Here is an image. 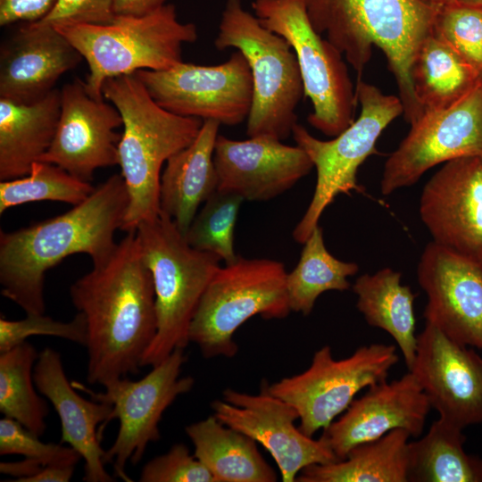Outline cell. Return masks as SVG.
Wrapping results in <instances>:
<instances>
[{
  "label": "cell",
  "mask_w": 482,
  "mask_h": 482,
  "mask_svg": "<svg viewBox=\"0 0 482 482\" xmlns=\"http://www.w3.org/2000/svg\"><path fill=\"white\" fill-rule=\"evenodd\" d=\"M87 322V380L105 386L137 375L157 331L153 277L129 232L70 287Z\"/></svg>",
  "instance_id": "obj_1"
},
{
  "label": "cell",
  "mask_w": 482,
  "mask_h": 482,
  "mask_svg": "<svg viewBox=\"0 0 482 482\" xmlns=\"http://www.w3.org/2000/svg\"><path fill=\"white\" fill-rule=\"evenodd\" d=\"M129 206L121 174L97 186L82 203L58 216L14 231L0 232L1 294L26 314L45 313L46 271L64 258L86 253L93 263L115 247Z\"/></svg>",
  "instance_id": "obj_2"
},
{
  "label": "cell",
  "mask_w": 482,
  "mask_h": 482,
  "mask_svg": "<svg viewBox=\"0 0 482 482\" xmlns=\"http://www.w3.org/2000/svg\"><path fill=\"white\" fill-rule=\"evenodd\" d=\"M320 35L345 56L361 80L373 47L386 55L395 76L405 120L411 125L424 112L416 97L411 69L424 39L432 32L440 6L420 0H303Z\"/></svg>",
  "instance_id": "obj_3"
},
{
  "label": "cell",
  "mask_w": 482,
  "mask_h": 482,
  "mask_svg": "<svg viewBox=\"0 0 482 482\" xmlns=\"http://www.w3.org/2000/svg\"><path fill=\"white\" fill-rule=\"evenodd\" d=\"M102 95L122 118L118 164L128 189L129 206L120 229L135 232L142 222L160 214L162 164L195 139L204 120L160 106L134 73L106 79Z\"/></svg>",
  "instance_id": "obj_4"
},
{
  "label": "cell",
  "mask_w": 482,
  "mask_h": 482,
  "mask_svg": "<svg viewBox=\"0 0 482 482\" xmlns=\"http://www.w3.org/2000/svg\"><path fill=\"white\" fill-rule=\"evenodd\" d=\"M135 232L155 293L157 331L142 359V367H153L190 343L192 320L221 259L192 247L162 212Z\"/></svg>",
  "instance_id": "obj_5"
},
{
  "label": "cell",
  "mask_w": 482,
  "mask_h": 482,
  "mask_svg": "<svg viewBox=\"0 0 482 482\" xmlns=\"http://www.w3.org/2000/svg\"><path fill=\"white\" fill-rule=\"evenodd\" d=\"M79 51L88 66L85 85L96 98L110 78L140 70L162 71L182 62L183 44L197 39L193 23L179 21L173 4L144 15H116L108 24L53 26Z\"/></svg>",
  "instance_id": "obj_6"
},
{
  "label": "cell",
  "mask_w": 482,
  "mask_h": 482,
  "mask_svg": "<svg viewBox=\"0 0 482 482\" xmlns=\"http://www.w3.org/2000/svg\"><path fill=\"white\" fill-rule=\"evenodd\" d=\"M214 45L233 47L245 57L253 79V103L246 119L249 137L287 138L297 123L295 109L304 96L294 50L281 36L265 28L241 0H227Z\"/></svg>",
  "instance_id": "obj_7"
},
{
  "label": "cell",
  "mask_w": 482,
  "mask_h": 482,
  "mask_svg": "<svg viewBox=\"0 0 482 482\" xmlns=\"http://www.w3.org/2000/svg\"><path fill=\"white\" fill-rule=\"evenodd\" d=\"M285 266L238 256L220 267L207 286L189 328V341L204 358H233L235 332L250 318L283 319L291 312Z\"/></svg>",
  "instance_id": "obj_8"
},
{
  "label": "cell",
  "mask_w": 482,
  "mask_h": 482,
  "mask_svg": "<svg viewBox=\"0 0 482 482\" xmlns=\"http://www.w3.org/2000/svg\"><path fill=\"white\" fill-rule=\"evenodd\" d=\"M355 90L360 115L333 139H318L298 123L293 128L296 145L305 151L317 171L312 201L293 231L297 243L306 241L319 225L324 210L338 195L361 190L357 181L359 167L369 156L378 154L376 143L381 133L403 114L399 96L385 95L362 79L357 80Z\"/></svg>",
  "instance_id": "obj_9"
},
{
  "label": "cell",
  "mask_w": 482,
  "mask_h": 482,
  "mask_svg": "<svg viewBox=\"0 0 482 482\" xmlns=\"http://www.w3.org/2000/svg\"><path fill=\"white\" fill-rule=\"evenodd\" d=\"M254 15L294 50L304 96L312 104L308 122L336 137L354 121L358 98L343 54L313 29L303 0H254Z\"/></svg>",
  "instance_id": "obj_10"
},
{
  "label": "cell",
  "mask_w": 482,
  "mask_h": 482,
  "mask_svg": "<svg viewBox=\"0 0 482 482\" xmlns=\"http://www.w3.org/2000/svg\"><path fill=\"white\" fill-rule=\"evenodd\" d=\"M399 360L394 345L374 343L336 360L329 345L318 349L304 371L269 385L273 395L293 405L298 428L308 436L328 428L364 388L386 380Z\"/></svg>",
  "instance_id": "obj_11"
},
{
  "label": "cell",
  "mask_w": 482,
  "mask_h": 482,
  "mask_svg": "<svg viewBox=\"0 0 482 482\" xmlns=\"http://www.w3.org/2000/svg\"><path fill=\"white\" fill-rule=\"evenodd\" d=\"M186 361L184 349H176L144 378L111 381L104 386V392L71 382L92 399L112 405L111 420L117 419L120 425L113 444L105 451L104 462L112 463L115 475L125 482L132 481L126 472L127 463L137 465L148 445L160 439L159 423L164 411L179 395L192 390L195 379L180 377Z\"/></svg>",
  "instance_id": "obj_12"
},
{
  "label": "cell",
  "mask_w": 482,
  "mask_h": 482,
  "mask_svg": "<svg viewBox=\"0 0 482 482\" xmlns=\"http://www.w3.org/2000/svg\"><path fill=\"white\" fill-rule=\"evenodd\" d=\"M134 74L160 106L180 116L235 126L248 118L252 108L251 70L238 50L218 65L182 61L167 70Z\"/></svg>",
  "instance_id": "obj_13"
},
{
  "label": "cell",
  "mask_w": 482,
  "mask_h": 482,
  "mask_svg": "<svg viewBox=\"0 0 482 482\" xmlns=\"http://www.w3.org/2000/svg\"><path fill=\"white\" fill-rule=\"evenodd\" d=\"M464 156L482 157V81L453 105L427 110L386 159L381 193L418 182L429 169Z\"/></svg>",
  "instance_id": "obj_14"
},
{
  "label": "cell",
  "mask_w": 482,
  "mask_h": 482,
  "mask_svg": "<svg viewBox=\"0 0 482 482\" xmlns=\"http://www.w3.org/2000/svg\"><path fill=\"white\" fill-rule=\"evenodd\" d=\"M222 396L211 403L213 415L262 445L278 465L282 481L295 482L307 466L339 461L321 437L313 439L295 425L296 409L270 394L266 380L257 395L227 388Z\"/></svg>",
  "instance_id": "obj_15"
},
{
  "label": "cell",
  "mask_w": 482,
  "mask_h": 482,
  "mask_svg": "<svg viewBox=\"0 0 482 482\" xmlns=\"http://www.w3.org/2000/svg\"><path fill=\"white\" fill-rule=\"evenodd\" d=\"M411 371L440 418L465 428L482 423V357L427 323Z\"/></svg>",
  "instance_id": "obj_16"
},
{
  "label": "cell",
  "mask_w": 482,
  "mask_h": 482,
  "mask_svg": "<svg viewBox=\"0 0 482 482\" xmlns=\"http://www.w3.org/2000/svg\"><path fill=\"white\" fill-rule=\"evenodd\" d=\"M417 277L427 295L423 316L451 339L482 351V262L428 243Z\"/></svg>",
  "instance_id": "obj_17"
},
{
  "label": "cell",
  "mask_w": 482,
  "mask_h": 482,
  "mask_svg": "<svg viewBox=\"0 0 482 482\" xmlns=\"http://www.w3.org/2000/svg\"><path fill=\"white\" fill-rule=\"evenodd\" d=\"M61 112L54 138L39 162L55 164L90 182L96 170L118 164L120 112L93 97L79 79L60 89Z\"/></svg>",
  "instance_id": "obj_18"
},
{
  "label": "cell",
  "mask_w": 482,
  "mask_h": 482,
  "mask_svg": "<svg viewBox=\"0 0 482 482\" xmlns=\"http://www.w3.org/2000/svg\"><path fill=\"white\" fill-rule=\"evenodd\" d=\"M420 216L434 243L482 262V157L443 163L423 187Z\"/></svg>",
  "instance_id": "obj_19"
},
{
  "label": "cell",
  "mask_w": 482,
  "mask_h": 482,
  "mask_svg": "<svg viewBox=\"0 0 482 482\" xmlns=\"http://www.w3.org/2000/svg\"><path fill=\"white\" fill-rule=\"evenodd\" d=\"M431 409L415 376L408 370L400 378L375 384L323 429L321 438L343 460L354 446L378 439L395 429L411 436L422 434Z\"/></svg>",
  "instance_id": "obj_20"
},
{
  "label": "cell",
  "mask_w": 482,
  "mask_h": 482,
  "mask_svg": "<svg viewBox=\"0 0 482 482\" xmlns=\"http://www.w3.org/2000/svg\"><path fill=\"white\" fill-rule=\"evenodd\" d=\"M213 161L218 190L248 201H267L281 195L314 167L297 145H287L265 135L246 140L219 135Z\"/></svg>",
  "instance_id": "obj_21"
},
{
  "label": "cell",
  "mask_w": 482,
  "mask_h": 482,
  "mask_svg": "<svg viewBox=\"0 0 482 482\" xmlns=\"http://www.w3.org/2000/svg\"><path fill=\"white\" fill-rule=\"evenodd\" d=\"M37 391L54 406L61 421V444L77 451L85 461L87 482H112L106 471L105 451L100 441L103 428L111 420L112 405L82 397L67 378L60 353L46 347L34 367Z\"/></svg>",
  "instance_id": "obj_22"
},
{
  "label": "cell",
  "mask_w": 482,
  "mask_h": 482,
  "mask_svg": "<svg viewBox=\"0 0 482 482\" xmlns=\"http://www.w3.org/2000/svg\"><path fill=\"white\" fill-rule=\"evenodd\" d=\"M83 57L54 27H21L1 47L0 98L30 104L44 97Z\"/></svg>",
  "instance_id": "obj_23"
},
{
  "label": "cell",
  "mask_w": 482,
  "mask_h": 482,
  "mask_svg": "<svg viewBox=\"0 0 482 482\" xmlns=\"http://www.w3.org/2000/svg\"><path fill=\"white\" fill-rule=\"evenodd\" d=\"M220 125L204 120L195 139L166 162L161 175L160 212L170 217L184 237L198 207L218 189L213 154Z\"/></svg>",
  "instance_id": "obj_24"
},
{
  "label": "cell",
  "mask_w": 482,
  "mask_h": 482,
  "mask_svg": "<svg viewBox=\"0 0 482 482\" xmlns=\"http://www.w3.org/2000/svg\"><path fill=\"white\" fill-rule=\"evenodd\" d=\"M61 112L59 89L30 104L0 98V180L26 176L48 151Z\"/></svg>",
  "instance_id": "obj_25"
},
{
  "label": "cell",
  "mask_w": 482,
  "mask_h": 482,
  "mask_svg": "<svg viewBox=\"0 0 482 482\" xmlns=\"http://www.w3.org/2000/svg\"><path fill=\"white\" fill-rule=\"evenodd\" d=\"M194 455L215 482H275V470L248 436L220 422L213 414L185 428Z\"/></svg>",
  "instance_id": "obj_26"
},
{
  "label": "cell",
  "mask_w": 482,
  "mask_h": 482,
  "mask_svg": "<svg viewBox=\"0 0 482 482\" xmlns=\"http://www.w3.org/2000/svg\"><path fill=\"white\" fill-rule=\"evenodd\" d=\"M401 280L399 271L383 268L374 274L365 273L357 278L353 290L357 295L356 307L367 323L394 338L410 370L418 344L414 313L416 295Z\"/></svg>",
  "instance_id": "obj_27"
},
{
  "label": "cell",
  "mask_w": 482,
  "mask_h": 482,
  "mask_svg": "<svg viewBox=\"0 0 482 482\" xmlns=\"http://www.w3.org/2000/svg\"><path fill=\"white\" fill-rule=\"evenodd\" d=\"M411 435L395 429L354 446L343 460L303 469L297 482H408Z\"/></svg>",
  "instance_id": "obj_28"
},
{
  "label": "cell",
  "mask_w": 482,
  "mask_h": 482,
  "mask_svg": "<svg viewBox=\"0 0 482 482\" xmlns=\"http://www.w3.org/2000/svg\"><path fill=\"white\" fill-rule=\"evenodd\" d=\"M411 79L424 111L453 105L482 81L473 67L432 32L416 54Z\"/></svg>",
  "instance_id": "obj_29"
},
{
  "label": "cell",
  "mask_w": 482,
  "mask_h": 482,
  "mask_svg": "<svg viewBox=\"0 0 482 482\" xmlns=\"http://www.w3.org/2000/svg\"><path fill=\"white\" fill-rule=\"evenodd\" d=\"M463 428L443 419L408 444V482H482V459L464 450Z\"/></svg>",
  "instance_id": "obj_30"
},
{
  "label": "cell",
  "mask_w": 482,
  "mask_h": 482,
  "mask_svg": "<svg viewBox=\"0 0 482 482\" xmlns=\"http://www.w3.org/2000/svg\"><path fill=\"white\" fill-rule=\"evenodd\" d=\"M359 270L355 262L334 257L326 248L322 229L318 225L303 243L296 267L287 276V291L291 312L309 315L317 298L329 290L350 288L348 277Z\"/></svg>",
  "instance_id": "obj_31"
},
{
  "label": "cell",
  "mask_w": 482,
  "mask_h": 482,
  "mask_svg": "<svg viewBox=\"0 0 482 482\" xmlns=\"http://www.w3.org/2000/svg\"><path fill=\"white\" fill-rule=\"evenodd\" d=\"M38 353L28 341L0 353V411L41 436L49 409L34 381Z\"/></svg>",
  "instance_id": "obj_32"
},
{
  "label": "cell",
  "mask_w": 482,
  "mask_h": 482,
  "mask_svg": "<svg viewBox=\"0 0 482 482\" xmlns=\"http://www.w3.org/2000/svg\"><path fill=\"white\" fill-rule=\"evenodd\" d=\"M95 188L90 182L55 164L37 162L26 176L0 182V214L12 207L38 201L63 202L74 206Z\"/></svg>",
  "instance_id": "obj_33"
},
{
  "label": "cell",
  "mask_w": 482,
  "mask_h": 482,
  "mask_svg": "<svg viewBox=\"0 0 482 482\" xmlns=\"http://www.w3.org/2000/svg\"><path fill=\"white\" fill-rule=\"evenodd\" d=\"M244 199L234 193L216 190L196 213L185 238L194 248L212 253L226 264L237 260L234 231Z\"/></svg>",
  "instance_id": "obj_34"
},
{
  "label": "cell",
  "mask_w": 482,
  "mask_h": 482,
  "mask_svg": "<svg viewBox=\"0 0 482 482\" xmlns=\"http://www.w3.org/2000/svg\"><path fill=\"white\" fill-rule=\"evenodd\" d=\"M432 33L453 48L482 78V5L451 1L436 14Z\"/></svg>",
  "instance_id": "obj_35"
},
{
  "label": "cell",
  "mask_w": 482,
  "mask_h": 482,
  "mask_svg": "<svg viewBox=\"0 0 482 482\" xmlns=\"http://www.w3.org/2000/svg\"><path fill=\"white\" fill-rule=\"evenodd\" d=\"M39 436L13 419L0 420V454H20L41 465H77L79 453L63 444L44 443Z\"/></svg>",
  "instance_id": "obj_36"
},
{
  "label": "cell",
  "mask_w": 482,
  "mask_h": 482,
  "mask_svg": "<svg viewBox=\"0 0 482 482\" xmlns=\"http://www.w3.org/2000/svg\"><path fill=\"white\" fill-rule=\"evenodd\" d=\"M37 313L26 314L22 320H10L0 318V353L27 341L31 336H51L86 346L87 322L82 313L68 322Z\"/></svg>",
  "instance_id": "obj_37"
},
{
  "label": "cell",
  "mask_w": 482,
  "mask_h": 482,
  "mask_svg": "<svg viewBox=\"0 0 482 482\" xmlns=\"http://www.w3.org/2000/svg\"><path fill=\"white\" fill-rule=\"evenodd\" d=\"M140 482H215L207 468L184 444H175L164 454L143 467Z\"/></svg>",
  "instance_id": "obj_38"
},
{
  "label": "cell",
  "mask_w": 482,
  "mask_h": 482,
  "mask_svg": "<svg viewBox=\"0 0 482 482\" xmlns=\"http://www.w3.org/2000/svg\"><path fill=\"white\" fill-rule=\"evenodd\" d=\"M115 16L112 0H56L52 10L36 23L50 26L67 23L108 24Z\"/></svg>",
  "instance_id": "obj_39"
},
{
  "label": "cell",
  "mask_w": 482,
  "mask_h": 482,
  "mask_svg": "<svg viewBox=\"0 0 482 482\" xmlns=\"http://www.w3.org/2000/svg\"><path fill=\"white\" fill-rule=\"evenodd\" d=\"M56 0H0V26L15 22L32 23L43 19Z\"/></svg>",
  "instance_id": "obj_40"
},
{
  "label": "cell",
  "mask_w": 482,
  "mask_h": 482,
  "mask_svg": "<svg viewBox=\"0 0 482 482\" xmlns=\"http://www.w3.org/2000/svg\"><path fill=\"white\" fill-rule=\"evenodd\" d=\"M165 0H112L116 15H144L164 4Z\"/></svg>",
  "instance_id": "obj_41"
},
{
  "label": "cell",
  "mask_w": 482,
  "mask_h": 482,
  "mask_svg": "<svg viewBox=\"0 0 482 482\" xmlns=\"http://www.w3.org/2000/svg\"><path fill=\"white\" fill-rule=\"evenodd\" d=\"M75 465H48L22 482H69L74 473Z\"/></svg>",
  "instance_id": "obj_42"
},
{
  "label": "cell",
  "mask_w": 482,
  "mask_h": 482,
  "mask_svg": "<svg viewBox=\"0 0 482 482\" xmlns=\"http://www.w3.org/2000/svg\"><path fill=\"white\" fill-rule=\"evenodd\" d=\"M44 468L39 462L24 458L22 461L12 462H1L0 472L16 478L14 481L22 482L23 479L34 476Z\"/></svg>",
  "instance_id": "obj_43"
},
{
  "label": "cell",
  "mask_w": 482,
  "mask_h": 482,
  "mask_svg": "<svg viewBox=\"0 0 482 482\" xmlns=\"http://www.w3.org/2000/svg\"><path fill=\"white\" fill-rule=\"evenodd\" d=\"M428 4L435 5V6H441L444 5L453 0H420Z\"/></svg>",
  "instance_id": "obj_44"
},
{
  "label": "cell",
  "mask_w": 482,
  "mask_h": 482,
  "mask_svg": "<svg viewBox=\"0 0 482 482\" xmlns=\"http://www.w3.org/2000/svg\"><path fill=\"white\" fill-rule=\"evenodd\" d=\"M459 3L467 4H474V5H482V0H454Z\"/></svg>",
  "instance_id": "obj_45"
}]
</instances>
